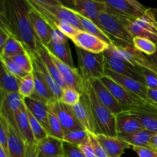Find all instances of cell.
I'll list each match as a JSON object with an SVG mask.
<instances>
[{
  "instance_id": "obj_14",
  "label": "cell",
  "mask_w": 157,
  "mask_h": 157,
  "mask_svg": "<svg viewBox=\"0 0 157 157\" xmlns=\"http://www.w3.org/2000/svg\"><path fill=\"white\" fill-rule=\"evenodd\" d=\"M71 107L77 120L86 130L91 133L96 134V125L92 113L90 101L85 92L81 95L79 102Z\"/></svg>"
},
{
  "instance_id": "obj_33",
  "label": "cell",
  "mask_w": 157,
  "mask_h": 157,
  "mask_svg": "<svg viewBox=\"0 0 157 157\" xmlns=\"http://www.w3.org/2000/svg\"><path fill=\"white\" fill-rule=\"evenodd\" d=\"M77 13H78V12H77ZM78 18H79L80 23H81V26H82L83 31L90 34V35L98 37L100 39L103 40V41H105L106 43H107L109 45L113 44L112 40L109 38L108 35H107L101 28L98 27L94 21L88 19V18H85V17L82 16V15H81L78 13Z\"/></svg>"
},
{
  "instance_id": "obj_18",
  "label": "cell",
  "mask_w": 157,
  "mask_h": 157,
  "mask_svg": "<svg viewBox=\"0 0 157 157\" xmlns=\"http://www.w3.org/2000/svg\"><path fill=\"white\" fill-rule=\"evenodd\" d=\"M29 20L34 34L38 41L44 46L48 44L52 40V27L43 18L42 15L32 6L29 11Z\"/></svg>"
},
{
  "instance_id": "obj_3",
  "label": "cell",
  "mask_w": 157,
  "mask_h": 157,
  "mask_svg": "<svg viewBox=\"0 0 157 157\" xmlns=\"http://www.w3.org/2000/svg\"><path fill=\"white\" fill-rule=\"evenodd\" d=\"M132 21H133L106 10L100 14L96 25L108 35L113 44L133 45V37L129 29Z\"/></svg>"
},
{
  "instance_id": "obj_46",
  "label": "cell",
  "mask_w": 157,
  "mask_h": 157,
  "mask_svg": "<svg viewBox=\"0 0 157 157\" xmlns=\"http://www.w3.org/2000/svg\"><path fill=\"white\" fill-rule=\"evenodd\" d=\"M89 136H90V142L91 144L92 147L94 151V154L96 157H109L107 153L103 148L102 146L101 145L99 142H98V139H97L95 133H89Z\"/></svg>"
},
{
  "instance_id": "obj_54",
  "label": "cell",
  "mask_w": 157,
  "mask_h": 157,
  "mask_svg": "<svg viewBox=\"0 0 157 157\" xmlns=\"http://www.w3.org/2000/svg\"><path fill=\"white\" fill-rule=\"evenodd\" d=\"M148 58L150 59V61H151L152 64L156 67V68L157 69V51L156 53L153 55H150V56H147Z\"/></svg>"
},
{
  "instance_id": "obj_38",
  "label": "cell",
  "mask_w": 157,
  "mask_h": 157,
  "mask_svg": "<svg viewBox=\"0 0 157 157\" xmlns=\"http://www.w3.org/2000/svg\"><path fill=\"white\" fill-rule=\"evenodd\" d=\"M35 92V78L33 72L20 79L18 93L23 98H30Z\"/></svg>"
},
{
  "instance_id": "obj_16",
  "label": "cell",
  "mask_w": 157,
  "mask_h": 157,
  "mask_svg": "<svg viewBox=\"0 0 157 157\" xmlns=\"http://www.w3.org/2000/svg\"><path fill=\"white\" fill-rule=\"evenodd\" d=\"M71 40L75 44V47L95 54L104 53L110 46L103 40L84 31H78Z\"/></svg>"
},
{
  "instance_id": "obj_34",
  "label": "cell",
  "mask_w": 157,
  "mask_h": 157,
  "mask_svg": "<svg viewBox=\"0 0 157 157\" xmlns=\"http://www.w3.org/2000/svg\"><path fill=\"white\" fill-rule=\"evenodd\" d=\"M27 51L22 43L10 35L8 41L1 49L0 58H12L18 54L25 53Z\"/></svg>"
},
{
  "instance_id": "obj_4",
  "label": "cell",
  "mask_w": 157,
  "mask_h": 157,
  "mask_svg": "<svg viewBox=\"0 0 157 157\" xmlns=\"http://www.w3.org/2000/svg\"><path fill=\"white\" fill-rule=\"evenodd\" d=\"M84 92L87 94L91 106L96 125V134H104L110 136H117L116 116L100 102L95 95L90 81H84Z\"/></svg>"
},
{
  "instance_id": "obj_49",
  "label": "cell",
  "mask_w": 157,
  "mask_h": 157,
  "mask_svg": "<svg viewBox=\"0 0 157 157\" xmlns=\"http://www.w3.org/2000/svg\"><path fill=\"white\" fill-rule=\"evenodd\" d=\"M79 147L81 150V151L83 152V153H84V155L85 156V157H96L95 156L94 151L93 147H92L91 144H90V139H89L88 142L79 146Z\"/></svg>"
},
{
  "instance_id": "obj_50",
  "label": "cell",
  "mask_w": 157,
  "mask_h": 157,
  "mask_svg": "<svg viewBox=\"0 0 157 157\" xmlns=\"http://www.w3.org/2000/svg\"><path fill=\"white\" fill-rule=\"evenodd\" d=\"M10 34L2 27H0V49L3 48L6 41L9 39Z\"/></svg>"
},
{
  "instance_id": "obj_56",
  "label": "cell",
  "mask_w": 157,
  "mask_h": 157,
  "mask_svg": "<svg viewBox=\"0 0 157 157\" xmlns=\"http://www.w3.org/2000/svg\"><path fill=\"white\" fill-rule=\"evenodd\" d=\"M63 157H64V156H63Z\"/></svg>"
},
{
  "instance_id": "obj_26",
  "label": "cell",
  "mask_w": 157,
  "mask_h": 157,
  "mask_svg": "<svg viewBox=\"0 0 157 157\" xmlns=\"http://www.w3.org/2000/svg\"><path fill=\"white\" fill-rule=\"evenodd\" d=\"M25 107L48 133V106L32 98H23Z\"/></svg>"
},
{
  "instance_id": "obj_17",
  "label": "cell",
  "mask_w": 157,
  "mask_h": 157,
  "mask_svg": "<svg viewBox=\"0 0 157 157\" xmlns=\"http://www.w3.org/2000/svg\"><path fill=\"white\" fill-rule=\"evenodd\" d=\"M104 75L110 77L117 84L125 88L127 91L139 97L140 98L144 100V101H148L147 100V87L145 84L133 79L130 77L116 73L108 68L105 69Z\"/></svg>"
},
{
  "instance_id": "obj_20",
  "label": "cell",
  "mask_w": 157,
  "mask_h": 157,
  "mask_svg": "<svg viewBox=\"0 0 157 157\" xmlns=\"http://www.w3.org/2000/svg\"><path fill=\"white\" fill-rule=\"evenodd\" d=\"M91 84L92 88L94 91L95 95L100 102L105 106L113 115L117 116L119 113H122L124 110L119 103L116 101L112 94L109 91L108 89L104 86V84L101 82V79H96L90 81Z\"/></svg>"
},
{
  "instance_id": "obj_37",
  "label": "cell",
  "mask_w": 157,
  "mask_h": 157,
  "mask_svg": "<svg viewBox=\"0 0 157 157\" xmlns=\"http://www.w3.org/2000/svg\"><path fill=\"white\" fill-rule=\"evenodd\" d=\"M133 45L147 56L154 55L157 51V44L151 40L142 37H134Z\"/></svg>"
},
{
  "instance_id": "obj_11",
  "label": "cell",
  "mask_w": 157,
  "mask_h": 157,
  "mask_svg": "<svg viewBox=\"0 0 157 157\" xmlns=\"http://www.w3.org/2000/svg\"><path fill=\"white\" fill-rule=\"evenodd\" d=\"M0 100V116H2L8 121L9 125L18 132L15 117L24 104L23 98L19 93H11L1 95Z\"/></svg>"
},
{
  "instance_id": "obj_55",
  "label": "cell",
  "mask_w": 157,
  "mask_h": 157,
  "mask_svg": "<svg viewBox=\"0 0 157 157\" xmlns=\"http://www.w3.org/2000/svg\"><path fill=\"white\" fill-rule=\"evenodd\" d=\"M0 157H9L6 152L2 147H0Z\"/></svg>"
},
{
  "instance_id": "obj_13",
  "label": "cell",
  "mask_w": 157,
  "mask_h": 157,
  "mask_svg": "<svg viewBox=\"0 0 157 157\" xmlns=\"http://www.w3.org/2000/svg\"><path fill=\"white\" fill-rule=\"evenodd\" d=\"M48 107L58 116L64 133L72 131V130L84 129L80 124L79 121L77 120L70 106L64 104L60 100H56L53 103L49 104Z\"/></svg>"
},
{
  "instance_id": "obj_15",
  "label": "cell",
  "mask_w": 157,
  "mask_h": 157,
  "mask_svg": "<svg viewBox=\"0 0 157 157\" xmlns=\"http://www.w3.org/2000/svg\"><path fill=\"white\" fill-rule=\"evenodd\" d=\"M70 9L96 24L98 16L107 9L104 0H71Z\"/></svg>"
},
{
  "instance_id": "obj_7",
  "label": "cell",
  "mask_w": 157,
  "mask_h": 157,
  "mask_svg": "<svg viewBox=\"0 0 157 157\" xmlns=\"http://www.w3.org/2000/svg\"><path fill=\"white\" fill-rule=\"evenodd\" d=\"M132 36L142 37L157 44V9L148 8L145 13L129 26Z\"/></svg>"
},
{
  "instance_id": "obj_41",
  "label": "cell",
  "mask_w": 157,
  "mask_h": 157,
  "mask_svg": "<svg viewBox=\"0 0 157 157\" xmlns=\"http://www.w3.org/2000/svg\"><path fill=\"white\" fill-rule=\"evenodd\" d=\"M81 94H80L78 90L71 87H66L63 90L62 96L60 101L64 104L70 107H73L75 104H78L81 98Z\"/></svg>"
},
{
  "instance_id": "obj_12",
  "label": "cell",
  "mask_w": 157,
  "mask_h": 157,
  "mask_svg": "<svg viewBox=\"0 0 157 157\" xmlns=\"http://www.w3.org/2000/svg\"><path fill=\"white\" fill-rule=\"evenodd\" d=\"M140 122L144 129L157 133V104L146 101L143 104L129 110Z\"/></svg>"
},
{
  "instance_id": "obj_52",
  "label": "cell",
  "mask_w": 157,
  "mask_h": 157,
  "mask_svg": "<svg viewBox=\"0 0 157 157\" xmlns=\"http://www.w3.org/2000/svg\"><path fill=\"white\" fill-rule=\"evenodd\" d=\"M36 145V144H35ZM26 157H44L41 156L38 153L36 150V147L34 146L32 147H26Z\"/></svg>"
},
{
  "instance_id": "obj_47",
  "label": "cell",
  "mask_w": 157,
  "mask_h": 157,
  "mask_svg": "<svg viewBox=\"0 0 157 157\" xmlns=\"http://www.w3.org/2000/svg\"><path fill=\"white\" fill-rule=\"evenodd\" d=\"M138 157H157V150L148 147H132Z\"/></svg>"
},
{
  "instance_id": "obj_23",
  "label": "cell",
  "mask_w": 157,
  "mask_h": 157,
  "mask_svg": "<svg viewBox=\"0 0 157 157\" xmlns=\"http://www.w3.org/2000/svg\"><path fill=\"white\" fill-rule=\"evenodd\" d=\"M35 53L38 55V56L39 57L40 59L42 61L43 64L45 66L46 69H47L48 71L49 72V74L52 75V77L53 78V79L55 80V82H56L63 90L65 89L66 87H67L65 82H64V80H63L62 77H61V74H60L58 67H57L55 61H54L52 55H51L50 52L48 51V49L46 48L45 46H44L40 41H38V45H37V51Z\"/></svg>"
},
{
  "instance_id": "obj_51",
  "label": "cell",
  "mask_w": 157,
  "mask_h": 157,
  "mask_svg": "<svg viewBox=\"0 0 157 157\" xmlns=\"http://www.w3.org/2000/svg\"><path fill=\"white\" fill-rule=\"evenodd\" d=\"M147 100L157 104V89L147 88Z\"/></svg>"
},
{
  "instance_id": "obj_36",
  "label": "cell",
  "mask_w": 157,
  "mask_h": 157,
  "mask_svg": "<svg viewBox=\"0 0 157 157\" xmlns=\"http://www.w3.org/2000/svg\"><path fill=\"white\" fill-rule=\"evenodd\" d=\"M48 108V135L63 140L64 136V131L63 130L61 122H60L58 116L55 114V112L49 107Z\"/></svg>"
},
{
  "instance_id": "obj_19",
  "label": "cell",
  "mask_w": 157,
  "mask_h": 157,
  "mask_svg": "<svg viewBox=\"0 0 157 157\" xmlns=\"http://www.w3.org/2000/svg\"><path fill=\"white\" fill-rule=\"evenodd\" d=\"M52 56L67 87L75 89L82 94L84 90V81L78 69L72 68L54 57L52 55Z\"/></svg>"
},
{
  "instance_id": "obj_22",
  "label": "cell",
  "mask_w": 157,
  "mask_h": 157,
  "mask_svg": "<svg viewBox=\"0 0 157 157\" xmlns=\"http://www.w3.org/2000/svg\"><path fill=\"white\" fill-rule=\"evenodd\" d=\"M15 119H16L18 133H19L21 137L24 140L26 147L29 148V147H32L35 146L36 143H35V138H34L33 133H32V129H31L27 108H26L25 103L17 113Z\"/></svg>"
},
{
  "instance_id": "obj_30",
  "label": "cell",
  "mask_w": 157,
  "mask_h": 157,
  "mask_svg": "<svg viewBox=\"0 0 157 157\" xmlns=\"http://www.w3.org/2000/svg\"><path fill=\"white\" fill-rule=\"evenodd\" d=\"M20 79L6 70L3 64L0 71V94L18 93Z\"/></svg>"
},
{
  "instance_id": "obj_43",
  "label": "cell",
  "mask_w": 157,
  "mask_h": 157,
  "mask_svg": "<svg viewBox=\"0 0 157 157\" xmlns=\"http://www.w3.org/2000/svg\"><path fill=\"white\" fill-rule=\"evenodd\" d=\"M9 128L8 121L0 116V147L3 149L8 154L9 151Z\"/></svg>"
},
{
  "instance_id": "obj_9",
  "label": "cell",
  "mask_w": 157,
  "mask_h": 157,
  "mask_svg": "<svg viewBox=\"0 0 157 157\" xmlns=\"http://www.w3.org/2000/svg\"><path fill=\"white\" fill-rule=\"evenodd\" d=\"M106 10L135 21L142 16L148 8L136 0H104Z\"/></svg>"
},
{
  "instance_id": "obj_29",
  "label": "cell",
  "mask_w": 157,
  "mask_h": 157,
  "mask_svg": "<svg viewBox=\"0 0 157 157\" xmlns=\"http://www.w3.org/2000/svg\"><path fill=\"white\" fill-rule=\"evenodd\" d=\"M30 55L31 57H32L34 66H35V67L38 69V71L40 72L41 75L42 76L43 79L44 80V81H45L46 84H48L49 88L51 89L52 93L54 94L55 98L58 100H61V96H62L63 89L55 82V80H54L53 78L52 77V75L49 74V72L48 71V70L46 69L45 66L43 64L42 61H41V60L40 59L39 57L38 56V55H37L36 53H34Z\"/></svg>"
},
{
  "instance_id": "obj_21",
  "label": "cell",
  "mask_w": 157,
  "mask_h": 157,
  "mask_svg": "<svg viewBox=\"0 0 157 157\" xmlns=\"http://www.w3.org/2000/svg\"><path fill=\"white\" fill-rule=\"evenodd\" d=\"M95 136L109 157H121L126 150L132 148L128 143L117 136H110L104 134H95Z\"/></svg>"
},
{
  "instance_id": "obj_6",
  "label": "cell",
  "mask_w": 157,
  "mask_h": 157,
  "mask_svg": "<svg viewBox=\"0 0 157 157\" xmlns=\"http://www.w3.org/2000/svg\"><path fill=\"white\" fill-rule=\"evenodd\" d=\"M105 59L106 68H108L120 75L130 77L136 81L145 84V80L139 67L129 64L127 61L123 59L115 51L113 44L109 46L108 48L104 52ZM146 85V84H145Z\"/></svg>"
},
{
  "instance_id": "obj_8",
  "label": "cell",
  "mask_w": 157,
  "mask_h": 157,
  "mask_svg": "<svg viewBox=\"0 0 157 157\" xmlns=\"http://www.w3.org/2000/svg\"><path fill=\"white\" fill-rule=\"evenodd\" d=\"M101 81L112 94L116 101L119 103L124 111H128L133 107L141 105L146 101L127 91L122 86L107 75L103 76L101 78Z\"/></svg>"
},
{
  "instance_id": "obj_39",
  "label": "cell",
  "mask_w": 157,
  "mask_h": 157,
  "mask_svg": "<svg viewBox=\"0 0 157 157\" xmlns=\"http://www.w3.org/2000/svg\"><path fill=\"white\" fill-rule=\"evenodd\" d=\"M28 115H29V123H30V127L32 129V133H33L34 138H35V143H39L41 140L45 139L46 137L49 136L48 132L43 127V126L38 121V120L29 112L27 109Z\"/></svg>"
},
{
  "instance_id": "obj_48",
  "label": "cell",
  "mask_w": 157,
  "mask_h": 157,
  "mask_svg": "<svg viewBox=\"0 0 157 157\" xmlns=\"http://www.w3.org/2000/svg\"><path fill=\"white\" fill-rule=\"evenodd\" d=\"M52 29V40L51 41L56 43H64L65 41H67V37L61 33L59 30L56 29Z\"/></svg>"
},
{
  "instance_id": "obj_5",
  "label": "cell",
  "mask_w": 157,
  "mask_h": 157,
  "mask_svg": "<svg viewBox=\"0 0 157 157\" xmlns=\"http://www.w3.org/2000/svg\"><path fill=\"white\" fill-rule=\"evenodd\" d=\"M78 68L84 81L101 79L106 69L104 54H95L76 47Z\"/></svg>"
},
{
  "instance_id": "obj_28",
  "label": "cell",
  "mask_w": 157,
  "mask_h": 157,
  "mask_svg": "<svg viewBox=\"0 0 157 157\" xmlns=\"http://www.w3.org/2000/svg\"><path fill=\"white\" fill-rule=\"evenodd\" d=\"M45 48L54 57L68 65L69 67L77 68L75 67L68 41H65L64 43H56L51 41L48 44H46Z\"/></svg>"
},
{
  "instance_id": "obj_25",
  "label": "cell",
  "mask_w": 157,
  "mask_h": 157,
  "mask_svg": "<svg viewBox=\"0 0 157 157\" xmlns=\"http://www.w3.org/2000/svg\"><path fill=\"white\" fill-rule=\"evenodd\" d=\"M64 141L58 138L48 136L41 142L37 143L35 147L39 154L44 157H63Z\"/></svg>"
},
{
  "instance_id": "obj_35",
  "label": "cell",
  "mask_w": 157,
  "mask_h": 157,
  "mask_svg": "<svg viewBox=\"0 0 157 157\" xmlns=\"http://www.w3.org/2000/svg\"><path fill=\"white\" fill-rule=\"evenodd\" d=\"M89 139H90L89 132L85 129H83V130L65 132L63 141L79 147V146L88 142Z\"/></svg>"
},
{
  "instance_id": "obj_24",
  "label": "cell",
  "mask_w": 157,
  "mask_h": 157,
  "mask_svg": "<svg viewBox=\"0 0 157 157\" xmlns=\"http://www.w3.org/2000/svg\"><path fill=\"white\" fill-rule=\"evenodd\" d=\"M33 75L35 78V92L30 98L41 101L48 106L58 100L35 66H34Z\"/></svg>"
},
{
  "instance_id": "obj_45",
  "label": "cell",
  "mask_w": 157,
  "mask_h": 157,
  "mask_svg": "<svg viewBox=\"0 0 157 157\" xmlns=\"http://www.w3.org/2000/svg\"><path fill=\"white\" fill-rule=\"evenodd\" d=\"M63 149H64V157H85L80 147L78 146L64 142Z\"/></svg>"
},
{
  "instance_id": "obj_53",
  "label": "cell",
  "mask_w": 157,
  "mask_h": 157,
  "mask_svg": "<svg viewBox=\"0 0 157 157\" xmlns=\"http://www.w3.org/2000/svg\"><path fill=\"white\" fill-rule=\"evenodd\" d=\"M150 147L157 150V133H155L154 135L152 136L151 140H150Z\"/></svg>"
},
{
  "instance_id": "obj_27",
  "label": "cell",
  "mask_w": 157,
  "mask_h": 157,
  "mask_svg": "<svg viewBox=\"0 0 157 157\" xmlns=\"http://www.w3.org/2000/svg\"><path fill=\"white\" fill-rule=\"evenodd\" d=\"M116 129L117 134L130 133L144 130V127L139 121L127 111H123L116 116Z\"/></svg>"
},
{
  "instance_id": "obj_1",
  "label": "cell",
  "mask_w": 157,
  "mask_h": 157,
  "mask_svg": "<svg viewBox=\"0 0 157 157\" xmlns=\"http://www.w3.org/2000/svg\"><path fill=\"white\" fill-rule=\"evenodd\" d=\"M0 6V27L22 43L29 55L35 53L38 39L29 20V0H2Z\"/></svg>"
},
{
  "instance_id": "obj_31",
  "label": "cell",
  "mask_w": 157,
  "mask_h": 157,
  "mask_svg": "<svg viewBox=\"0 0 157 157\" xmlns=\"http://www.w3.org/2000/svg\"><path fill=\"white\" fill-rule=\"evenodd\" d=\"M154 133V132L144 129V130H138L133 133L117 134V136L128 143L131 147H150V140Z\"/></svg>"
},
{
  "instance_id": "obj_2",
  "label": "cell",
  "mask_w": 157,
  "mask_h": 157,
  "mask_svg": "<svg viewBox=\"0 0 157 157\" xmlns=\"http://www.w3.org/2000/svg\"><path fill=\"white\" fill-rule=\"evenodd\" d=\"M29 2L52 29L61 21H67L78 30L83 31L78 13L66 6L62 2L58 0H29Z\"/></svg>"
},
{
  "instance_id": "obj_32",
  "label": "cell",
  "mask_w": 157,
  "mask_h": 157,
  "mask_svg": "<svg viewBox=\"0 0 157 157\" xmlns=\"http://www.w3.org/2000/svg\"><path fill=\"white\" fill-rule=\"evenodd\" d=\"M9 157H26V146L19 133L9 125Z\"/></svg>"
},
{
  "instance_id": "obj_40",
  "label": "cell",
  "mask_w": 157,
  "mask_h": 157,
  "mask_svg": "<svg viewBox=\"0 0 157 157\" xmlns=\"http://www.w3.org/2000/svg\"><path fill=\"white\" fill-rule=\"evenodd\" d=\"M12 60L21 67L22 70L27 72L28 74H30L33 72L34 65L33 61H32V57L27 52L25 53L18 54L15 56L12 57Z\"/></svg>"
},
{
  "instance_id": "obj_10",
  "label": "cell",
  "mask_w": 157,
  "mask_h": 157,
  "mask_svg": "<svg viewBox=\"0 0 157 157\" xmlns=\"http://www.w3.org/2000/svg\"><path fill=\"white\" fill-rule=\"evenodd\" d=\"M117 53L124 60L136 67H144L157 73V69L152 64L147 55L136 49L131 44H113Z\"/></svg>"
},
{
  "instance_id": "obj_42",
  "label": "cell",
  "mask_w": 157,
  "mask_h": 157,
  "mask_svg": "<svg viewBox=\"0 0 157 157\" xmlns=\"http://www.w3.org/2000/svg\"><path fill=\"white\" fill-rule=\"evenodd\" d=\"M1 63L4 65L8 71L16 76L19 79H21L29 75L27 72L22 70L11 58H1Z\"/></svg>"
},
{
  "instance_id": "obj_44",
  "label": "cell",
  "mask_w": 157,
  "mask_h": 157,
  "mask_svg": "<svg viewBox=\"0 0 157 157\" xmlns=\"http://www.w3.org/2000/svg\"><path fill=\"white\" fill-rule=\"evenodd\" d=\"M139 68L145 80V84L147 88L157 89V73L144 67Z\"/></svg>"
}]
</instances>
